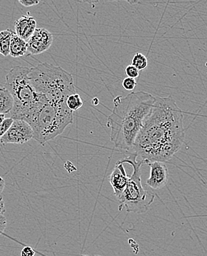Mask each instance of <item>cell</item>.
<instances>
[{
	"label": "cell",
	"mask_w": 207,
	"mask_h": 256,
	"mask_svg": "<svg viewBox=\"0 0 207 256\" xmlns=\"http://www.w3.org/2000/svg\"><path fill=\"white\" fill-rule=\"evenodd\" d=\"M185 140L182 110L172 96H157L134 140L131 153L145 164L165 162L181 150Z\"/></svg>",
	"instance_id": "cell-1"
},
{
	"label": "cell",
	"mask_w": 207,
	"mask_h": 256,
	"mask_svg": "<svg viewBox=\"0 0 207 256\" xmlns=\"http://www.w3.org/2000/svg\"><path fill=\"white\" fill-rule=\"evenodd\" d=\"M156 97L145 92H134L114 99V108L108 117L111 141L121 151H131L144 120L151 112Z\"/></svg>",
	"instance_id": "cell-2"
},
{
	"label": "cell",
	"mask_w": 207,
	"mask_h": 256,
	"mask_svg": "<svg viewBox=\"0 0 207 256\" xmlns=\"http://www.w3.org/2000/svg\"><path fill=\"white\" fill-rule=\"evenodd\" d=\"M29 78L35 92L49 102L66 103L68 96L76 93L73 77L61 66L39 64L30 68Z\"/></svg>",
	"instance_id": "cell-3"
},
{
	"label": "cell",
	"mask_w": 207,
	"mask_h": 256,
	"mask_svg": "<svg viewBox=\"0 0 207 256\" xmlns=\"http://www.w3.org/2000/svg\"><path fill=\"white\" fill-rule=\"evenodd\" d=\"M73 112L68 108L66 103L58 104L48 100L30 113L27 122L33 131V139L45 145L64 132L68 126L73 122Z\"/></svg>",
	"instance_id": "cell-4"
},
{
	"label": "cell",
	"mask_w": 207,
	"mask_h": 256,
	"mask_svg": "<svg viewBox=\"0 0 207 256\" xmlns=\"http://www.w3.org/2000/svg\"><path fill=\"white\" fill-rule=\"evenodd\" d=\"M30 70L26 66H14L5 76L4 88L13 99V106L9 118L13 120L25 121L33 110L47 100L44 96L34 90L29 78Z\"/></svg>",
	"instance_id": "cell-5"
},
{
	"label": "cell",
	"mask_w": 207,
	"mask_h": 256,
	"mask_svg": "<svg viewBox=\"0 0 207 256\" xmlns=\"http://www.w3.org/2000/svg\"><path fill=\"white\" fill-rule=\"evenodd\" d=\"M121 161L123 164H130L132 167V174L129 176L126 189L120 196L117 198L119 201V210L126 209L128 212L134 214H145L149 209L155 200V194L145 190L142 183L141 168L143 161L138 160L134 154Z\"/></svg>",
	"instance_id": "cell-6"
},
{
	"label": "cell",
	"mask_w": 207,
	"mask_h": 256,
	"mask_svg": "<svg viewBox=\"0 0 207 256\" xmlns=\"http://www.w3.org/2000/svg\"><path fill=\"white\" fill-rule=\"evenodd\" d=\"M33 138V131L27 122L21 120H13L7 132L0 139V144H24Z\"/></svg>",
	"instance_id": "cell-7"
},
{
	"label": "cell",
	"mask_w": 207,
	"mask_h": 256,
	"mask_svg": "<svg viewBox=\"0 0 207 256\" xmlns=\"http://www.w3.org/2000/svg\"><path fill=\"white\" fill-rule=\"evenodd\" d=\"M53 42V36L45 28H36L27 41V52L31 55L43 54Z\"/></svg>",
	"instance_id": "cell-8"
},
{
	"label": "cell",
	"mask_w": 207,
	"mask_h": 256,
	"mask_svg": "<svg viewBox=\"0 0 207 256\" xmlns=\"http://www.w3.org/2000/svg\"><path fill=\"white\" fill-rule=\"evenodd\" d=\"M149 166L150 176L146 181L147 186L154 190H159L165 187L169 180V170L165 162H153Z\"/></svg>",
	"instance_id": "cell-9"
},
{
	"label": "cell",
	"mask_w": 207,
	"mask_h": 256,
	"mask_svg": "<svg viewBox=\"0 0 207 256\" xmlns=\"http://www.w3.org/2000/svg\"><path fill=\"white\" fill-rule=\"evenodd\" d=\"M128 180L129 176L126 173L124 164L120 160L117 162L112 173L109 176V182L117 198H119L124 192Z\"/></svg>",
	"instance_id": "cell-10"
},
{
	"label": "cell",
	"mask_w": 207,
	"mask_h": 256,
	"mask_svg": "<svg viewBox=\"0 0 207 256\" xmlns=\"http://www.w3.org/2000/svg\"><path fill=\"white\" fill-rule=\"evenodd\" d=\"M14 27L15 34L27 42L36 30V21L30 15V13H27L15 22Z\"/></svg>",
	"instance_id": "cell-11"
},
{
	"label": "cell",
	"mask_w": 207,
	"mask_h": 256,
	"mask_svg": "<svg viewBox=\"0 0 207 256\" xmlns=\"http://www.w3.org/2000/svg\"><path fill=\"white\" fill-rule=\"evenodd\" d=\"M27 52V42L19 38L16 34L12 36L10 44V52L9 55L13 58H19L24 56Z\"/></svg>",
	"instance_id": "cell-12"
},
{
	"label": "cell",
	"mask_w": 207,
	"mask_h": 256,
	"mask_svg": "<svg viewBox=\"0 0 207 256\" xmlns=\"http://www.w3.org/2000/svg\"><path fill=\"white\" fill-rule=\"evenodd\" d=\"M13 106L11 94L3 86L0 88V114H9Z\"/></svg>",
	"instance_id": "cell-13"
},
{
	"label": "cell",
	"mask_w": 207,
	"mask_h": 256,
	"mask_svg": "<svg viewBox=\"0 0 207 256\" xmlns=\"http://www.w3.org/2000/svg\"><path fill=\"white\" fill-rule=\"evenodd\" d=\"M14 34L10 29H6L0 32V54L7 56L10 52V44L12 36Z\"/></svg>",
	"instance_id": "cell-14"
},
{
	"label": "cell",
	"mask_w": 207,
	"mask_h": 256,
	"mask_svg": "<svg viewBox=\"0 0 207 256\" xmlns=\"http://www.w3.org/2000/svg\"><path fill=\"white\" fill-rule=\"evenodd\" d=\"M66 106L70 111L75 112L83 106V100L78 93L68 96L66 100Z\"/></svg>",
	"instance_id": "cell-15"
},
{
	"label": "cell",
	"mask_w": 207,
	"mask_h": 256,
	"mask_svg": "<svg viewBox=\"0 0 207 256\" xmlns=\"http://www.w3.org/2000/svg\"><path fill=\"white\" fill-rule=\"evenodd\" d=\"M131 65L137 68L139 70H143L148 66V60L147 57L140 52H137L133 57Z\"/></svg>",
	"instance_id": "cell-16"
},
{
	"label": "cell",
	"mask_w": 207,
	"mask_h": 256,
	"mask_svg": "<svg viewBox=\"0 0 207 256\" xmlns=\"http://www.w3.org/2000/svg\"><path fill=\"white\" fill-rule=\"evenodd\" d=\"M122 85H123V88H124L126 90L132 91L134 90L136 86H137V80H136V79L127 77L123 80Z\"/></svg>",
	"instance_id": "cell-17"
},
{
	"label": "cell",
	"mask_w": 207,
	"mask_h": 256,
	"mask_svg": "<svg viewBox=\"0 0 207 256\" xmlns=\"http://www.w3.org/2000/svg\"><path fill=\"white\" fill-rule=\"evenodd\" d=\"M13 122V119L8 118L4 119V121L0 124V139L5 134Z\"/></svg>",
	"instance_id": "cell-18"
},
{
	"label": "cell",
	"mask_w": 207,
	"mask_h": 256,
	"mask_svg": "<svg viewBox=\"0 0 207 256\" xmlns=\"http://www.w3.org/2000/svg\"><path fill=\"white\" fill-rule=\"evenodd\" d=\"M126 74L128 78L136 79L140 76V70L132 65H128L126 69Z\"/></svg>",
	"instance_id": "cell-19"
},
{
	"label": "cell",
	"mask_w": 207,
	"mask_h": 256,
	"mask_svg": "<svg viewBox=\"0 0 207 256\" xmlns=\"http://www.w3.org/2000/svg\"><path fill=\"white\" fill-rule=\"evenodd\" d=\"M7 226V218L4 214H0V236L3 234Z\"/></svg>",
	"instance_id": "cell-20"
},
{
	"label": "cell",
	"mask_w": 207,
	"mask_h": 256,
	"mask_svg": "<svg viewBox=\"0 0 207 256\" xmlns=\"http://www.w3.org/2000/svg\"><path fill=\"white\" fill-rule=\"evenodd\" d=\"M19 3L24 7H31V6H37L39 4L38 0H19Z\"/></svg>",
	"instance_id": "cell-21"
},
{
	"label": "cell",
	"mask_w": 207,
	"mask_h": 256,
	"mask_svg": "<svg viewBox=\"0 0 207 256\" xmlns=\"http://www.w3.org/2000/svg\"><path fill=\"white\" fill-rule=\"evenodd\" d=\"M21 256H35V252L30 246H24L21 250Z\"/></svg>",
	"instance_id": "cell-22"
},
{
	"label": "cell",
	"mask_w": 207,
	"mask_h": 256,
	"mask_svg": "<svg viewBox=\"0 0 207 256\" xmlns=\"http://www.w3.org/2000/svg\"><path fill=\"white\" fill-rule=\"evenodd\" d=\"M5 206H4V200L2 197L0 196V214H3L5 212Z\"/></svg>",
	"instance_id": "cell-23"
},
{
	"label": "cell",
	"mask_w": 207,
	"mask_h": 256,
	"mask_svg": "<svg viewBox=\"0 0 207 256\" xmlns=\"http://www.w3.org/2000/svg\"><path fill=\"white\" fill-rule=\"evenodd\" d=\"M4 186H5V181L1 176H0V194L4 190Z\"/></svg>",
	"instance_id": "cell-24"
},
{
	"label": "cell",
	"mask_w": 207,
	"mask_h": 256,
	"mask_svg": "<svg viewBox=\"0 0 207 256\" xmlns=\"http://www.w3.org/2000/svg\"><path fill=\"white\" fill-rule=\"evenodd\" d=\"M5 119V114H0V124Z\"/></svg>",
	"instance_id": "cell-25"
},
{
	"label": "cell",
	"mask_w": 207,
	"mask_h": 256,
	"mask_svg": "<svg viewBox=\"0 0 207 256\" xmlns=\"http://www.w3.org/2000/svg\"><path fill=\"white\" fill-rule=\"evenodd\" d=\"M92 102H93L94 104L97 105L99 104V100L97 98H94Z\"/></svg>",
	"instance_id": "cell-26"
},
{
	"label": "cell",
	"mask_w": 207,
	"mask_h": 256,
	"mask_svg": "<svg viewBox=\"0 0 207 256\" xmlns=\"http://www.w3.org/2000/svg\"><path fill=\"white\" fill-rule=\"evenodd\" d=\"M128 3H130V4H137V3H138L139 2L136 1V2H131L129 1L128 2Z\"/></svg>",
	"instance_id": "cell-27"
},
{
	"label": "cell",
	"mask_w": 207,
	"mask_h": 256,
	"mask_svg": "<svg viewBox=\"0 0 207 256\" xmlns=\"http://www.w3.org/2000/svg\"><path fill=\"white\" fill-rule=\"evenodd\" d=\"M86 256V255H81V256Z\"/></svg>",
	"instance_id": "cell-28"
},
{
	"label": "cell",
	"mask_w": 207,
	"mask_h": 256,
	"mask_svg": "<svg viewBox=\"0 0 207 256\" xmlns=\"http://www.w3.org/2000/svg\"><path fill=\"white\" fill-rule=\"evenodd\" d=\"M95 256H100V255H96Z\"/></svg>",
	"instance_id": "cell-29"
}]
</instances>
